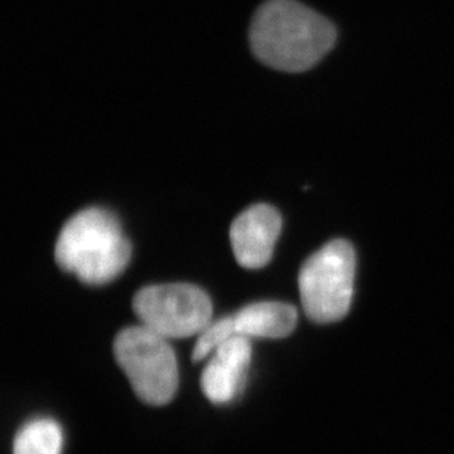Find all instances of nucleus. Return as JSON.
<instances>
[{"instance_id":"obj_2","label":"nucleus","mask_w":454,"mask_h":454,"mask_svg":"<svg viewBox=\"0 0 454 454\" xmlns=\"http://www.w3.org/2000/svg\"><path fill=\"white\" fill-rule=\"evenodd\" d=\"M56 263L82 283L102 286L118 278L131 259V245L115 215L89 207L65 223L55 247Z\"/></svg>"},{"instance_id":"obj_6","label":"nucleus","mask_w":454,"mask_h":454,"mask_svg":"<svg viewBox=\"0 0 454 454\" xmlns=\"http://www.w3.org/2000/svg\"><path fill=\"white\" fill-rule=\"evenodd\" d=\"M283 228L278 210L270 205L250 206L231 223L230 240L237 262L246 270L268 265Z\"/></svg>"},{"instance_id":"obj_9","label":"nucleus","mask_w":454,"mask_h":454,"mask_svg":"<svg viewBox=\"0 0 454 454\" xmlns=\"http://www.w3.org/2000/svg\"><path fill=\"white\" fill-rule=\"evenodd\" d=\"M62 442L59 424L49 418H37L18 431L13 440V454H60Z\"/></svg>"},{"instance_id":"obj_8","label":"nucleus","mask_w":454,"mask_h":454,"mask_svg":"<svg viewBox=\"0 0 454 454\" xmlns=\"http://www.w3.org/2000/svg\"><path fill=\"white\" fill-rule=\"evenodd\" d=\"M236 334L254 339H284L297 324L294 306L283 301H259L232 315Z\"/></svg>"},{"instance_id":"obj_5","label":"nucleus","mask_w":454,"mask_h":454,"mask_svg":"<svg viewBox=\"0 0 454 454\" xmlns=\"http://www.w3.org/2000/svg\"><path fill=\"white\" fill-rule=\"evenodd\" d=\"M133 310L143 325L165 339H189L210 325L214 306L193 284L149 286L136 293Z\"/></svg>"},{"instance_id":"obj_7","label":"nucleus","mask_w":454,"mask_h":454,"mask_svg":"<svg viewBox=\"0 0 454 454\" xmlns=\"http://www.w3.org/2000/svg\"><path fill=\"white\" fill-rule=\"evenodd\" d=\"M252 359L249 337L232 335L215 350V356L203 369L200 386L212 403H228L236 397Z\"/></svg>"},{"instance_id":"obj_10","label":"nucleus","mask_w":454,"mask_h":454,"mask_svg":"<svg viewBox=\"0 0 454 454\" xmlns=\"http://www.w3.org/2000/svg\"><path fill=\"white\" fill-rule=\"evenodd\" d=\"M236 335V326H234V317H221L218 321L206 326L205 330L199 334L198 341L194 344L193 362L199 364L205 359L206 356L215 352L218 346Z\"/></svg>"},{"instance_id":"obj_1","label":"nucleus","mask_w":454,"mask_h":454,"mask_svg":"<svg viewBox=\"0 0 454 454\" xmlns=\"http://www.w3.org/2000/svg\"><path fill=\"white\" fill-rule=\"evenodd\" d=\"M333 22L294 0H270L250 26L252 51L262 64L284 73H304L334 48Z\"/></svg>"},{"instance_id":"obj_4","label":"nucleus","mask_w":454,"mask_h":454,"mask_svg":"<svg viewBox=\"0 0 454 454\" xmlns=\"http://www.w3.org/2000/svg\"><path fill=\"white\" fill-rule=\"evenodd\" d=\"M114 355L142 402L163 406L174 399L178 388V364L165 337L145 325L129 326L116 334Z\"/></svg>"},{"instance_id":"obj_3","label":"nucleus","mask_w":454,"mask_h":454,"mask_svg":"<svg viewBox=\"0 0 454 454\" xmlns=\"http://www.w3.org/2000/svg\"><path fill=\"white\" fill-rule=\"evenodd\" d=\"M356 253L346 240H333L313 253L299 274L301 306L309 319L330 324L350 310L355 288Z\"/></svg>"}]
</instances>
